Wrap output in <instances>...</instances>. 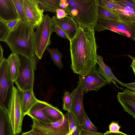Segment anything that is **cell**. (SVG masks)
I'll return each instance as SVG.
<instances>
[{
  "label": "cell",
  "mask_w": 135,
  "mask_h": 135,
  "mask_svg": "<svg viewBox=\"0 0 135 135\" xmlns=\"http://www.w3.org/2000/svg\"><path fill=\"white\" fill-rule=\"evenodd\" d=\"M104 135H129L127 134L122 132H110L108 131H107L104 134Z\"/></svg>",
  "instance_id": "cell-38"
},
{
  "label": "cell",
  "mask_w": 135,
  "mask_h": 135,
  "mask_svg": "<svg viewBox=\"0 0 135 135\" xmlns=\"http://www.w3.org/2000/svg\"><path fill=\"white\" fill-rule=\"evenodd\" d=\"M93 132H97V128L90 121L85 113L83 125L81 129Z\"/></svg>",
  "instance_id": "cell-28"
},
{
  "label": "cell",
  "mask_w": 135,
  "mask_h": 135,
  "mask_svg": "<svg viewBox=\"0 0 135 135\" xmlns=\"http://www.w3.org/2000/svg\"><path fill=\"white\" fill-rule=\"evenodd\" d=\"M123 86L126 87L127 88L131 91H135V83L133 82L129 84L123 83Z\"/></svg>",
  "instance_id": "cell-37"
},
{
  "label": "cell",
  "mask_w": 135,
  "mask_h": 135,
  "mask_svg": "<svg viewBox=\"0 0 135 135\" xmlns=\"http://www.w3.org/2000/svg\"><path fill=\"white\" fill-rule=\"evenodd\" d=\"M108 84L105 79L98 73L97 65L86 74L79 75L78 84L82 88L84 94L93 90L97 91Z\"/></svg>",
  "instance_id": "cell-9"
},
{
  "label": "cell",
  "mask_w": 135,
  "mask_h": 135,
  "mask_svg": "<svg viewBox=\"0 0 135 135\" xmlns=\"http://www.w3.org/2000/svg\"><path fill=\"white\" fill-rule=\"evenodd\" d=\"M18 55L20 66L18 77L14 82L21 91L33 90L34 72L38 58L35 54L31 57Z\"/></svg>",
  "instance_id": "cell-4"
},
{
  "label": "cell",
  "mask_w": 135,
  "mask_h": 135,
  "mask_svg": "<svg viewBox=\"0 0 135 135\" xmlns=\"http://www.w3.org/2000/svg\"><path fill=\"white\" fill-rule=\"evenodd\" d=\"M98 31L109 30L135 40V24L120 23L98 19L94 30Z\"/></svg>",
  "instance_id": "cell-10"
},
{
  "label": "cell",
  "mask_w": 135,
  "mask_h": 135,
  "mask_svg": "<svg viewBox=\"0 0 135 135\" xmlns=\"http://www.w3.org/2000/svg\"><path fill=\"white\" fill-rule=\"evenodd\" d=\"M22 92L14 86L7 112L8 118L13 135H17L22 132L24 117L21 106Z\"/></svg>",
  "instance_id": "cell-7"
},
{
  "label": "cell",
  "mask_w": 135,
  "mask_h": 135,
  "mask_svg": "<svg viewBox=\"0 0 135 135\" xmlns=\"http://www.w3.org/2000/svg\"><path fill=\"white\" fill-rule=\"evenodd\" d=\"M75 128L74 129H73V130H72L71 132H70L69 133H68L67 135H72V133L73 132H74V130L75 129Z\"/></svg>",
  "instance_id": "cell-43"
},
{
  "label": "cell",
  "mask_w": 135,
  "mask_h": 135,
  "mask_svg": "<svg viewBox=\"0 0 135 135\" xmlns=\"http://www.w3.org/2000/svg\"><path fill=\"white\" fill-rule=\"evenodd\" d=\"M113 0V5L110 10L116 13L124 22L135 24V9L126 6Z\"/></svg>",
  "instance_id": "cell-13"
},
{
  "label": "cell",
  "mask_w": 135,
  "mask_h": 135,
  "mask_svg": "<svg viewBox=\"0 0 135 135\" xmlns=\"http://www.w3.org/2000/svg\"><path fill=\"white\" fill-rule=\"evenodd\" d=\"M72 104L71 113L74 116L77 123L79 132L83 125L85 116L83 97V92L81 86L78 85L71 93Z\"/></svg>",
  "instance_id": "cell-11"
},
{
  "label": "cell",
  "mask_w": 135,
  "mask_h": 135,
  "mask_svg": "<svg viewBox=\"0 0 135 135\" xmlns=\"http://www.w3.org/2000/svg\"><path fill=\"white\" fill-rule=\"evenodd\" d=\"M18 18L12 0H0V19L6 23Z\"/></svg>",
  "instance_id": "cell-17"
},
{
  "label": "cell",
  "mask_w": 135,
  "mask_h": 135,
  "mask_svg": "<svg viewBox=\"0 0 135 135\" xmlns=\"http://www.w3.org/2000/svg\"><path fill=\"white\" fill-rule=\"evenodd\" d=\"M23 4L28 21L35 28L42 22L44 11L40 8L36 0H23Z\"/></svg>",
  "instance_id": "cell-12"
},
{
  "label": "cell",
  "mask_w": 135,
  "mask_h": 135,
  "mask_svg": "<svg viewBox=\"0 0 135 135\" xmlns=\"http://www.w3.org/2000/svg\"><path fill=\"white\" fill-rule=\"evenodd\" d=\"M118 2L126 6L135 9V0H116Z\"/></svg>",
  "instance_id": "cell-31"
},
{
  "label": "cell",
  "mask_w": 135,
  "mask_h": 135,
  "mask_svg": "<svg viewBox=\"0 0 135 135\" xmlns=\"http://www.w3.org/2000/svg\"><path fill=\"white\" fill-rule=\"evenodd\" d=\"M19 18L21 20L28 21L24 8L23 0H12Z\"/></svg>",
  "instance_id": "cell-26"
},
{
  "label": "cell",
  "mask_w": 135,
  "mask_h": 135,
  "mask_svg": "<svg viewBox=\"0 0 135 135\" xmlns=\"http://www.w3.org/2000/svg\"><path fill=\"white\" fill-rule=\"evenodd\" d=\"M69 41L71 68L74 73L84 75L97 65V46L94 30L79 27Z\"/></svg>",
  "instance_id": "cell-1"
},
{
  "label": "cell",
  "mask_w": 135,
  "mask_h": 135,
  "mask_svg": "<svg viewBox=\"0 0 135 135\" xmlns=\"http://www.w3.org/2000/svg\"><path fill=\"white\" fill-rule=\"evenodd\" d=\"M79 131L78 127H76L72 133V135H79Z\"/></svg>",
  "instance_id": "cell-42"
},
{
  "label": "cell",
  "mask_w": 135,
  "mask_h": 135,
  "mask_svg": "<svg viewBox=\"0 0 135 135\" xmlns=\"http://www.w3.org/2000/svg\"><path fill=\"white\" fill-rule=\"evenodd\" d=\"M7 59L11 76L14 82L18 77L20 68V62L18 55L12 53Z\"/></svg>",
  "instance_id": "cell-20"
},
{
  "label": "cell",
  "mask_w": 135,
  "mask_h": 135,
  "mask_svg": "<svg viewBox=\"0 0 135 135\" xmlns=\"http://www.w3.org/2000/svg\"><path fill=\"white\" fill-rule=\"evenodd\" d=\"M98 14V19L99 20L125 23L122 21L116 13L106 9L99 4Z\"/></svg>",
  "instance_id": "cell-23"
},
{
  "label": "cell",
  "mask_w": 135,
  "mask_h": 135,
  "mask_svg": "<svg viewBox=\"0 0 135 135\" xmlns=\"http://www.w3.org/2000/svg\"><path fill=\"white\" fill-rule=\"evenodd\" d=\"M41 9L44 11L56 12L58 9H61L59 6L60 0H36Z\"/></svg>",
  "instance_id": "cell-24"
},
{
  "label": "cell",
  "mask_w": 135,
  "mask_h": 135,
  "mask_svg": "<svg viewBox=\"0 0 135 135\" xmlns=\"http://www.w3.org/2000/svg\"><path fill=\"white\" fill-rule=\"evenodd\" d=\"M43 111L52 123L57 122L64 118V115L58 109L46 103Z\"/></svg>",
  "instance_id": "cell-21"
},
{
  "label": "cell",
  "mask_w": 135,
  "mask_h": 135,
  "mask_svg": "<svg viewBox=\"0 0 135 135\" xmlns=\"http://www.w3.org/2000/svg\"><path fill=\"white\" fill-rule=\"evenodd\" d=\"M117 97L124 110L135 119V91L124 89L122 92L118 93Z\"/></svg>",
  "instance_id": "cell-14"
},
{
  "label": "cell",
  "mask_w": 135,
  "mask_h": 135,
  "mask_svg": "<svg viewBox=\"0 0 135 135\" xmlns=\"http://www.w3.org/2000/svg\"><path fill=\"white\" fill-rule=\"evenodd\" d=\"M9 32L6 23L0 19V41H4Z\"/></svg>",
  "instance_id": "cell-29"
},
{
  "label": "cell",
  "mask_w": 135,
  "mask_h": 135,
  "mask_svg": "<svg viewBox=\"0 0 135 135\" xmlns=\"http://www.w3.org/2000/svg\"><path fill=\"white\" fill-rule=\"evenodd\" d=\"M0 135H13L7 112L0 108Z\"/></svg>",
  "instance_id": "cell-22"
},
{
  "label": "cell",
  "mask_w": 135,
  "mask_h": 135,
  "mask_svg": "<svg viewBox=\"0 0 135 135\" xmlns=\"http://www.w3.org/2000/svg\"><path fill=\"white\" fill-rule=\"evenodd\" d=\"M109 130L110 132H119L120 126L118 124L115 122H112L109 126Z\"/></svg>",
  "instance_id": "cell-33"
},
{
  "label": "cell",
  "mask_w": 135,
  "mask_h": 135,
  "mask_svg": "<svg viewBox=\"0 0 135 135\" xmlns=\"http://www.w3.org/2000/svg\"><path fill=\"white\" fill-rule=\"evenodd\" d=\"M67 118L69 126V132L78 127L75 119L72 114L67 112Z\"/></svg>",
  "instance_id": "cell-30"
},
{
  "label": "cell",
  "mask_w": 135,
  "mask_h": 135,
  "mask_svg": "<svg viewBox=\"0 0 135 135\" xmlns=\"http://www.w3.org/2000/svg\"><path fill=\"white\" fill-rule=\"evenodd\" d=\"M55 27L53 20L48 14L44 15L42 22L35 32V54L41 59L46 48L51 44V36Z\"/></svg>",
  "instance_id": "cell-5"
},
{
  "label": "cell",
  "mask_w": 135,
  "mask_h": 135,
  "mask_svg": "<svg viewBox=\"0 0 135 135\" xmlns=\"http://www.w3.org/2000/svg\"><path fill=\"white\" fill-rule=\"evenodd\" d=\"M64 11L79 27L94 29L98 19L99 0H67Z\"/></svg>",
  "instance_id": "cell-3"
},
{
  "label": "cell",
  "mask_w": 135,
  "mask_h": 135,
  "mask_svg": "<svg viewBox=\"0 0 135 135\" xmlns=\"http://www.w3.org/2000/svg\"><path fill=\"white\" fill-rule=\"evenodd\" d=\"M35 28L32 23L20 20L9 31L4 42L9 46L12 53L28 57L35 54Z\"/></svg>",
  "instance_id": "cell-2"
},
{
  "label": "cell",
  "mask_w": 135,
  "mask_h": 135,
  "mask_svg": "<svg viewBox=\"0 0 135 135\" xmlns=\"http://www.w3.org/2000/svg\"><path fill=\"white\" fill-rule=\"evenodd\" d=\"M128 56L132 60V64L130 65V66L132 68L134 74H135V57H133L130 55H128Z\"/></svg>",
  "instance_id": "cell-39"
},
{
  "label": "cell",
  "mask_w": 135,
  "mask_h": 135,
  "mask_svg": "<svg viewBox=\"0 0 135 135\" xmlns=\"http://www.w3.org/2000/svg\"><path fill=\"white\" fill-rule=\"evenodd\" d=\"M38 100L33 90L22 92L21 106L22 113L24 117Z\"/></svg>",
  "instance_id": "cell-19"
},
{
  "label": "cell",
  "mask_w": 135,
  "mask_h": 135,
  "mask_svg": "<svg viewBox=\"0 0 135 135\" xmlns=\"http://www.w3.org/2000/svg\"><path fill=\"white\" fill-rule=\"evenodd\" d=\"M63 109L64 110L71 113L72 104V97L71 93L65 91L62 97Z\"/></svg>",
  "instance_id": "cell-27"
},
{
  "label": "cell",
  "mask_w": 135,
  "mask_h": 135,
  "mask_svg": "<svg viewBox=\"0 0 135 135\" xmlns=\"http://www.w3.org/2000/svg\"><path fill=\"white\" fill-rule=\"evenodd\" d=\"M3 50L2 48V46L0 44V64L3 58Z\"/></svg>",
  "instance_id": "cell-41"
},
{
  "label": "cell",
  "mask_w": 135,
  "mask_h": 135,
  "mask_svg": "<svg viewBox=\"0 0 135 135\" xmlns=\"http://www.w3.org/2000/svg\"><path fill=\"white\" fill-rule=\"evenodd\" d=\"M7 59L3 57L0 64V108L8 112L13 88Z\"/></svg>",
  "instance_id": "cell-6"
},
{
  "label": "cell",
  "mask_w": 135,
  "mask_h": 135,
  "mask_svg": "<svg viewBox=\"0 0 135 135\" xmlns=\"http://www.w3.org/2000/svg\"><path fill=\"white\" fill-rule=\"evenodd\" d=\"M20 20L18 18L6 22L9 31H11L14 28Z\"/></svg>",
  "instance_id": "cell-34"
},
{
  "label": "cell",
  "mask_w": 135,
  "mask_h": 135,
  "mask_svg": "<svg viewBox=\"0 0 135 135\" xmlns=\"http://www.w3.org/2000/svg\"><path fill=\"white\" fill-rule=\"evenodd\" d=\"M57 17L59 19L64 17L65 16L68 15V14L64 11L61 9H58L56 10Z\"/></svg>",
  "instance_id": "cell-36"
},
{
  "label": "cell",
  "mask_w": 135,
  "mask_h": 135,
  "mask_svg": "<svg viewBox=\"0 0 135 135\" xmlns=\"http://www.w3.org/2000/svg\"><path fill=\"white\" fill-rule=\"evenodd\" d=\"M53 32H55L58 36L70 40V38L65 32L58 27L55 26L54 28Z\"/></svg>",
  "instance_id": "cell-32"
},
{
  "label": "cell",
  "mask_w": 135,
  "mask_h": 135,
  "mask_svg": "<svg viewBox=\"0 0 135 135\" xmlns=\"http://www.w3.org/2000/svg\"><path fill=\"white\" fill-rule=\"evenodd\" d=\"M20 135H40L38 133L35 132L32 129L25 132L22 133Z\"/></svg>",
  "instance_id": "cell-40"
},
{
  "label": "cell",
  "mask_w": 135,
  "mask_h": 135,
  "mask_svg": "<svg viewBox=\"0 0 135 135\" xmlns=\"http://www.w3.org/2000/svg\"><path fill=\"white\" fill-rule=\"evenodd\" d=\"M47 102L38 100L27 113L26 115L32 118L43 123L49 124L52 123L45 115L43 111Z\"/></svg>",
  "instance_id": "cell-18"
},
{
  "label": "cell",
  "mask_w": 135,
  "mask_h": 135,
  "mask_svg": "<svg viewBox=\"0 0 135 135\" xmlns=\"http://www.w3.org/2000/svg\"><path fill=\"white\" fill-rule=\"evenodd\" d=\"M52 18L55 26L57 27L63 31L70 40L74 36L79 27L72 17L67 15L63 18L59 19L56 16H54Z\"/></svg>",
  "instance_id": "cell-15"
},
{
  "label": "cell",
  "mask_w": 135,
  "mask_h": 135,
  "mask_svg": "<svg viewBox=\"0 0 135 135\" xmlns=\"http://www.w3.org/2000/svg\"><path fill=\"white\" fill-rule=\"evenodd\" d=\"M79 135H104V134L98 132H90L82 129L79 132Z\"/></svg>",
  "instance_id": "cell-35"
},
{
  "label": "cell",
  "mask_w": 135,
  "mask_h": 135,
  "mask_svg": "<svg viewBox=\"0 0 135 135\" xmlns=\"http://www.w3.org/2000/svg\"><path fill=\"white\" fill-rule=\"evenodd\" d=\"M46 49L50 54L51 58L54 64L59 69L63 68V65L61 60L62 55L57 48H50L47 46Z\"/></svg>",
  "instance_id": "cell-25"
},
{
  "label": "cell",
  "mask_w": 135,
  "mask_h": 135,
  "mask_svg": "<svg viewBox=\"0 0 135 135\" xmlns=\"http://www.w3.org/2000/svg\"><path fill=\"white\" fill-rule=\"evenodd\" d=\"M64 115L60 120L49 124L32 118V129L40 135H67L69 132L67 112Z\"/></svg>",
  "instance_id": "cell-8"
},
{
  "label": "cell",
  "mask_w": 135,
  "mask_h": 135,
  "mask_svg": "<svg viewBox=\"0 0 135 135\" xmlns=\"http://www.w3.org/2000/svg\"><path fill=\"white\" fill-rule=\"evenodd\" d=\"M97 63L99 66L98 67V73L105 79L108 83L110 84L113 83L118 89H123L118 86L117 83L123 87V83L118 80L114 76L110 68L105 63L103 58L102 56L97 55Z\"/></svg>",
  "instance_id": "cell-16"
}]
</instances>
